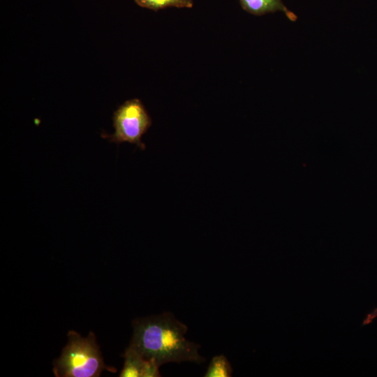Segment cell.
<instances>
[{
    "instance_id": "cell-6",
    "label": "cell",
    "mask_w": 377,
    "mask_h": 377,
    "mask_svg": "<svg viewBox=\"0 0 377 377\" xmlns=\"http://www.w3.org/2000/svg\"><path fill=\"white\" fill-rule=\"evenodd\" d=\"M140 6L153 10H158L168 7L192 8L193 0H135Z\"/></svg>"
},
{
    "instance_id": "cell-7",
    "label": "cell",
    "mask_w": 377,
    "mask_h": 377,
    "mask_svg": "<svg viewBox=\"0 0 377 377\" xmlns=\"http://www.w3.org/2000/svg\"><path fill=\"white\" fill-rule=\"evenodd\" d=\"M232 369L228 359L223 355L212 358L205 377H230L232 376Z\"/></svg>"
},
{
    "instance_id": "cell-5",
    "label": "cell",
    "mask_w": 377,
    "mask_h": 377,
    "mask_svg": "<svg viewBox=\"0 0 377 377\" xmlns=\"http://www.w3.org/2000/svg\"><path fill=\"white\" fill-rule=\"evenodd\" d=\"M123 357L124 364L119 374L120 377H144L147 360L129 346L126 349Z\"/></svg>"
},
{
    "instance_id": "cell-4",
    "label": "cell",
    "mask_w": 377,
    "mask_h": 377,
    "mask_svg": "<svg viewBox=\"0 0 377 377\" xmlns=\"http://www.w3.org/2000/svg\"><path fill=\"white\" fill-rule=\"evenodd\" d=\"M239 1L244 10L255 15L281 11L292 22H295L297 19V15L288 9L282 0H239Z\"/></svg>"
},
{
    "instance_id": "cell-3",
    "label": "cell",
    "mask_w": 377,
    "mask_h": 377,
    "mask_svg": "<svg viewBox=\"0 0 377 377\" xmlns=\"http://www.w3.org/2000/svg\"><path fill=\"white\" fill-rule=\"evenodd\" d=\"M112 121L114 133L105 136L110 142L117 145L128 142L142 150L145 149L142 138L152 121L140 100L133 98L125 101L114 112Z\"/></svg>"
},
{
    "instance_id": "cell-2",
    "label": "cell",
    "mask_w": 377,
    "mask_h": 377,
    "mask_svg": "<svg viewBox=\"0 0 377 377\" xmlns=\"http://www.w3.org/2000/svg\"><path fill=\"white\" fill-rule=\"evenodd\" d=\"M68 343L60 357L54 361L53 372L57 377H98L103 371L116 372L103 360L95 334L91 332L87 337L71 330Z\"/></svg>"
},
{
    "instance_id": "cell-1",
    "label": "cell",
    "mask_w": 377,
    "mask_h": 377,
    "mask_svg": "<svg viewBox=\"0 0 377 377\" xmlns=\"http://www.w3.org/2000/svg\"><path fill=\"white\" fill-rule=\"evenodd\" d=\"M132 325L133 334L129 346L159 367L168 362L200 364L205 361L198 353L200 345L185 339L187 326L171 313L138 318Z\"/></svg>"
}]
</instances>
